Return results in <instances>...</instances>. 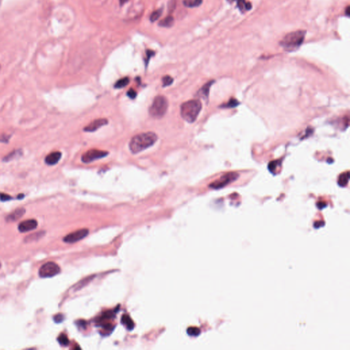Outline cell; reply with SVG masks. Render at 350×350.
<instances>
[{
	"label": "cell",
	"mask_w": 350,
	"mask_h": 350,
	"mask_svg": "<svg viewBox=\"0 0 350 350\" xmlns=\"http://www.w3.org/2000/svg\"><path fill=\"white\" fill-rule=\"evenodd\" d=\"M158 137L153 132H146L133 136L129 142V148L132 153H138L151 146L157 140Z\"/></svg>",
	"instance_id": "1"
},
{
	"label": "cell",
	"mask_w": 350,
	"mask_h": 350,
	"mask_svg": "<svg viewBox=\"0 0 350 350\" xmlns=\"http://www.w3.org/2000/svg\"><path fill=\"white\" fill-rule=\"evenodd\" d=\"M305 36L306 31L304 30H297L290 32L283 37L282 41L280 42V45L286 51L296 50L303 43Z\"/></svg>",
	"instance_id": "2"
},
{
	"label": "cell",
	"mask_w": 350,
	"mask_h": 350,
	"mask_svg": "<svg viewBox=\"0 0 350 350\" xmlns=\"http://www.w3.org/2000/svg\"><path fill=\"white\" fill-rule=\"evenodd\" d=\"M202 109V103L199 100H190L183 103L181 106V115L183 119L191 123L196 120Z\"/></svg>",
	"instance_id": "3"
},
{
	"label": "cell",
	"mask_w": 350,
	"mask_h": 350,
	"mask_svg": "<svg viewBox=\"0 0 350 350\" xmlns=\"http://www.w3.org/2000/svg\"><path fill=\"white\" fill-rule=\"evenodd\" d=\"M168 107V102L165 96L159 95L153 100L149 108V114L155 118H162L166 114Z\"/></svg>",
	"instance_id": "4"
},
{
	"label": "cell",
	"mask_w": 350,
	"mask_h": 350,
	"mask_svg": "<svg viewBox=\"0 0 350 350\" xmlns=\"http://www.w3.org/2000/svg\"><path fill=\"white\" fill-rule=\"evenodd\" d=\"M239 177V174L235 172H227L226 174H224L222 175L220 178L216 179L215 181L212 182L211 184L209 185V187L214 189V190H218V189H222L226 185L230 184L231 183L236 181Z\"/></svg>",
	"instance_id": "5"
},
{
	"label": "cell",
	"mask_w": 350,
	"mask_h": 350,
	"mask_svg": "<svg viewBox=\"0 0 350 350\" xmlns=\"http://www.w3.org/2000/svg\"><path fill=\"white\" fill-rule=\"evenodd\" d=\"M60 272V267L53 262H47L39 269V276L41 278H51L56 276Z\"/></svg>",
	"instance_id": "6"
},
{
	"label": "cell",
	"mask_w": 350,
	"mask_h": 350,
	"mask_svg": "<svg viewBox=\"0 0 350 350\" xmlns=\"http://www.w3.org/2000/svg\"><path fill=\"white\" fill-rule=\"evenodd\" d=\"M109 154L108 151L98 150V149H91L82 155L81 161L84 163H90L95 160L105 157Z\"/></svg>",
	"instance_id": "7"
},
{
	"label": "cell",
	"mask_w": 350,
	"mask_h": 350,
	"mask_svg": "<svg viewBox=\"0 0 350 350\" xmlns=\"http://www.w3.org/2000/svg\"><path fill=\"white\" fill-rule=\"evenodd\" d=\"M89 233V231L88 229H80L73 232L69 234L66 237H64V242L69 243H75L77 242L80 241V240L85 238Z\"/></svg>",
	"instance_id": "8"
},
{
	"label": "cell",
	"mask_w": 350,
	"mask_h": 350,
	"mask_svg": "<svg viewBox=\"0 0 350 350\" xmlns=\"http://www.w3.org/2000/svg\"><path fill=\"white\" fill-rule=\"evenodd\" d=\"M108 120L106 118H98V119L94 120L88 124L86 127H84V130L86 132H93L98 130L101 127L108 124Z\"/></svg>",
	"instance_id": "9"
},
{
	"label": "cell",
	"mask_w": 350,
	"mask_h": 350,
	"mask_svg": "<svg viewBox=\"0 0 350 350\" xmlns=\"http://www.w3.org/2000/svg\"><path fill=\"white\" fill-rule=\"evenodd\" d=\"M38 226V222L34 219L25 220L19 224L18 229L21 233H26L34 230Z\"/></svg>",
	"instance_id": "10"
},
{
	"label": "cell",
	"mask_w": 350,
	"mask_h": 350,
	"mask_svg": "<svg viewBox=\"0 0 350 350\" xmlns=\"http://www.w3.org/2000/svg\"><path fill=\"white\" fill-rule=\"evenodd\" d=\"M62 157V153L59 151H55L52 152L50 154H49L47 156L45 157V163L47 165L49 166H53L56 165V163H58L60 159Z\"/></svg>",
	"instance_id": "11"
},
{
	"label": "cell",
	"mask_w": 350,
	"mask_h": 350,
	"mask_svg": "<svg viewBox=\"0 0 350 350\" xmlns=\"http://www.w3.org/2000/svg\"><path fill=\"white\" fill-rule=\"evenodd\" d=\"M26 212V209L23 208H19L15 210L14 212L12 213L6 218V220L8 222H14L17 220H19L22 216L24 215Z\"/></svg>",
	"instance_id": "12"
},
{
	"label": "cell",
	"mask_w": 350,
	"mask_h": 350,
	"mask_svg": "<svg viewBox=\"0 0 350 350\" xmlns=\"http://www.w3.org/2000/svg\"><path fill=\"white\" fill-rule=\"evenodd\" d=\"M23 154V151L20 150V149H18V150H14L13 151L10 152V153H9L8 155H6V156L4 157V159H3V161L5 162H10L11 160H13L17 159V158L21 157V155Z\"/></svg>",
	"instance_id": "13"
},
{
	"label": "cell",
	"mask_w": 350,
	"mask_h": 350,
	"mask_svg": "<svg viewBox=\"0 0 350 350\" xmlns=\"http://www.w3.org/2000/svg\"><path fill=\"white\" fill-rule=\"evenodd\" d=\"M213 81H209L208 83H206V84L204 85L201 89L199 91V96L200 97H202V98H203L204 99H207V98L209 97V89Z\"/></svg>",
	"instance_id": "14"
},
{
	"label": "cell",
	"mask_w": 350,
	"mask_h": 350,
	"mask_svg": "<svg viewBox=\"0 0 350 350\" xmlns=\"http://www.w3.org/2000/svg\"><path fill=\"white\" fill-rule=\"evenodd\" d=\"M121 323L125 326L127 329L131 330L134 327V323H133L132 318L128 315H123L121 318Z\"/></svg>",
	"instance_id": "15"
},
{
	"label": "cell",
	"mask_w": 350,
	"mask_h": 350,
	"mask_svg": "<svg viewBox=\"0 0 350 350\" xmlns=\"http://www.w3.org/2000/svg\"><path fill=\"white\" fill-rule=\"evenodd\" d=\"M349 172L347 171L345 172H343L339 176V179H338V184H339V185H340V187H345L348 185L349 182Z\"/></svg>",
	"instance_id": "16"
},
{
	"label": "cell",
	"mask_w": 350,
	"mask_h": 350,
	"mask_svg": "<svg viewBox=\"0 0 350 350\" xmlns=\"http://www.w3.org/2000/svg\"><path fill=\"white\" fill-rule=\"evenodd\" d=\"M175 23V19L174 17L172 16H168L164 18L163 19L160 21L159 23V26L163 27H170L174 25Z\"/></svg>",
	"instance_id": "17"
},
{
	"label": "cell",
	"mask_w": 350,
	"mask_h": 350,
	"mask_svg": "<svg viewBox=\"0 0 350 350\" xmlns=\"http://www.w3.org/2000/svg\"><path fill=\"white\" fill-rule=\"evenodd\" d=\"M203 0H183V4L185 7L187 8H196L199 7L202 4Z\"/></svg>",
	"instance_id": "18"
},
{
	"label": "cell",
	"mask_w": 350,
	"mask_h": 350,
	"mask_svg": "<svg viewBox=\"0 0 350 350\" xmlns=\"http://www.w3.org/2000/svg\"><path fill=\"white\" fill-rule=\"evenodd\" d=\"M129 83V77H125L121 78V79H120L119 80L116 82V84H114V88H118V89H120V88H124L125 86H127Z\"/></svg>",
	"instance_id": "19"
},
{
	"label": "cell",
	"mask_w": 350,
	"mask_h": 350,
	"mask_svg": "<svg viewBox=\"0 0 350 350\" xmlns=\"http://www.w3.org/2000/svg\"><path fill=\"white\" fill-rule=\"evenodd\" d=\"M237 6L242 11L248 10L252 8V5L249 2H246L245 0H238Z\"/></svg>",
	"instance_id": "20"
},
{
	"label": "cell",
	"mask_w": 350,
	"mask_h": 350,
	"mask_svg": "<svg viewBox=\"0 0 350 350\" xmlns=\"http://www.w3.org/2000/svg\"><path fill=\"white\" fill-rule=\"evenodd\" d=\"M187 333L191 336H197L200 334V330L196 327H190L187 328Z\"/></svg>",
	"instance_id": "21"
},
{
	"label": "cell",
	"mask_w": 350,
	"mask_h": 350,
	"mask_svg": "<svg viewBox=\"0 0 350 350\" xmlns=\"http://www.w3.org/2000/svg\"><path fill=\"white\" fill-rule=\"evenodd\" d=\"M162 14V9H158V10H155L150 16V20L151 22H155V21L159 19Z\"/></svg>",
	"instance_id": "22"
},
{
	"label": "cell",
	"mask_w": 350,
	"mask_h": 350,
	"mask_svg": "<svg viewBox=\"0 0 350 350\" xmlns=\"http://www.w3.org/2000/svg\"><path fill=\"white\" fill-rule=\"evenodd\" d=\"M57 340H58L59 343L60 345H64V346H66L69 345V340L68 339V337L66 335H65V334H60V335L57 338Z\"/></svg>",
	"instance_id": "23"
},
{
	"label": "cell",
	"mask_w": 350,
	"mask_h": 350,
	"mask_svg": "<svg viewBox=\"0 0 350 350\" xmlns=\"http://www.w3.org/2000/svg\"><path fill=\"white\" fill-rule=\"evenodd\" d=\"M172 82H173V78H172L169 75L164 76V77L162 78V83L163 87L170 86V85L172 84Z\"/></svg>",
	"instance_id": "24"
},
{
	"label": "cell",
	"mask_w": 350,
	"mask_h": 350,
	"mask_svg": "<svg viewBox=\"0 0 350 350\" xmlns=\"http://www.w3.org/2000/svg\"><path fill=\"white\" fill-rule=\"evenodd\" d=\"M279 163H281V162H278V161H273L271 162L269 165V170L272 173H274L276 171V169L281 166Z\"/></svg>",
	"instance_id": "25"
},
{
	"label": "cell",
	"mask_w": 350,
	"mask_h": 350,
	"mask_svg": "<svg viewBox=\"0 0 350 350\" xmlns=\"http://www.w3.org/2000/svg\"><path fill=\"white\" fill-rule=\"evenodd\" d=\"M239 104V103L237 101L236 99H230V101L228 102L226 104L224 105V108H235L236 106H237Z\"/></svg>",
	"instance_id": "26"
},
{
	"label": "cell",
	"mask_w": 350,
	"mask_h": 350,
	"mask_svg": "<svg viewBox=\"0 0 350 350\" xmlns=\"http://www.w3.org/2000/svg\"><path fill=\"white\" fill-rule=\"evenodd\" d=\"M12 199H13L12 196H9L8 194H4V193H0V200H2V201H3V202L8 201V200H10Z\"/></svg>",
	"instance_id": "27"
},
{
	"label": "cell",
	"mask_w": 350,
	"mask_h": 350,
	"mask_svg": "<svg viewBox=\"0 0 350 350\" xmlns=\"http://www.w3.org/2000/svg\"><path fill=\"white\" fill-rule=\"evenodd\" d=\"M176 4L175 0H170L168 3V10L170 13H172V12L174 11L176 8Z\"/></svg>",
	"instance_id": "28"
},
{
	"label": "cell",
	"mask_w": 350,
	"mask_h": 350,
	"mask_svg": "<svg viewBox=\"0 0 350 350\" xmlns=\"http://www.w3.org/2000/svg\"><path fill=\"white\" fill-rule=\"evenodd\" d=\"M10 138V136L5 134V133H4V134L0 135V142L7 143V142H8Z\"/></svg>",
	"instance_id": "29"
},
{
	"label": "cell",
	"mask_w": 350,
	"mask_h": 350,
	"mask_svg": "<svg viewBox=\"0 0 350 350\" xmlns=\"http://www.w3.org/2000/svg\"><path fill=\"white\" fill-rule=\"evenodd\" d=\"M127 96H128L130 99H135L136 96H137V92L135 90L132 89V88H131V89L127 92Z\"/></svg>",
	"instance_id": "30"
},
{
	"label": "cell",
	"mask_w": 350,
	"mask_h": 350,
	"mask_svg": "<svg viewBox=\"0 0 350 350\" xmlns=\"http://www.w3.org/2000/svg\"><path fill=\"white\" fill-rule=\"evenodd\" d=\"M154 55H155V52L153 51H151V50H147V59H146V62H147L146 64H147V65L148 64V61H149V60H150L151 57L152 56H153Z\"/></svg>",
	"instance_id": "31"
},
{
	"label": "cell",
	"mask_w": 350,
	"mask_h": 350,
	"mask_svg": "<svg viewBox=\"0 0 350 350\" xmlns=\"http://www.w3.org/2000/svg\"><path fill=\"white\" fill-rule=\"evenodd\" d=\"M64 319V317L62 314H58L54 317V321L57 322V323H60V322H62Z\"/></svg>",
	"instance_id": "32"
},
{
	"label": "cell",
	"mask_w": 350,
	"mask_h": 350,
	"mask_svg": "<svg viewBox=\"0 0 350 350\" xmlns=\"http://www.w3.org/2000/svg\"><path fill=\"white\" fill-rule=\"evenodd\" d=\"M317 206H318V208L319 209H324V207H325V206H327V205L324 203L321 202V203H319L318 204H317Z\"/></svg>",
	"instance_id": "33"
},
{
	"label": "cell",
	"mask_w": 350,
	"mask_h": 350,
	"mask_svg": "<svg viewBox=\"0 0 350 350\" xmlns=\"http://www.w3.org/2000/svg\"><path fill=\"white\" fill-rule=\"evenodd\" d=\"M119 1H120V4L123 5V4H125V3H127V2L129 1V0H119Z\"/></svg>",
	"instance_id": "34"
},
{
	"label": "cell",
	"mask_w": 350,
	"mask_h": 350,
	"mask_svg": "<svg viewBox=\"0 0 350 350\" xmlns=\"http://www.w3.org/2000/svg\"><path fill=\"white\" fill-rule=\"evenodd\" d=\"M349 6H348L346 8V14L349 16Z\"/></svg>",
	"instance_id": "35"
},
{
	"label": "cell",
	"mask_w": 350,
	"mask_h": 350,
	"mask_svg": "<svg viewBox=\"0 0 350 350\" xmlns=\"http://www.w3.org/2000/svg\"><path fill=\"white\" fill-rule=\"evenodd\" d=\"M1 266H2V263H1V262H0V268H1Z\"/></svg>",
	"instance_id": "36"
}]
</instances>
